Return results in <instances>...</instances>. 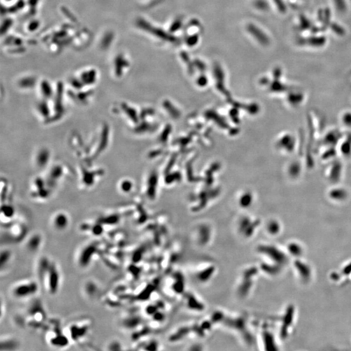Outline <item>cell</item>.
Listing matches in <instances>:
<instances>
[{
    "instance_id": "obj_3",
    "label": "cell",
    "mask_w": 351,
    "mask_h": 351,
    "mask_svg": "<svg viewBox=\"0 0 351 351\" xmlns=\"http://www.w3.org/2000/svg\"><path fill=\"white\" fill-rule=\"evenodd\" d=\"M96 251V247L95 245H89L84 250H83L79 258V264L81 266H87L90 263L92 256L95 254Z\"/></svg>"
},
{
    "instance_id": "obj_2",
    "label": "cell",
    "mask_w": 351,
    "mask_h": 351,
    "mask_svg": "<svg viewBox=\"0 0 351 351\" xmlns=\"http://www.w3.org/2000/svg\"><path fill=\"white\" fill-rule=\"evenodd\" d=\"M37 291V285L34 282H22L13 288V295L17 298H25L35 294Z\"/></svg>"
},
{
    "instance_id": "obj_1",
    "label": "cell",
    "mask_w": 351,
    "mask_h": 351,
    "mask_svg": "<svg viewBox=\"0 0 351 351\" xmlns=\"http://www.w3.org/2000/svg\"><path fill=\"white\" fill-rule=\"evenodd\" d=\"M40 272L43 276L48 285V289L51 293H55L58 289L59 284V272L55 265L50 264V262L43 259L41 262Z\"/></svg>"
},
{
    "instance_id": "obj_6",
    "label": "cell",
    "mask_w": 351,
    "mask_h": 351,
    "mask_svg": "<svg viewBox=\"0 0 351 351\" xmlns=\"http://www.w3.org/2000/svg\"><path fill=\"white\" fill-rule=\"evenodd\" d=\"M41 243V238L38 235H34L27 242V248L30 250L35 251L39 248Z\"/></svg>"
},
{
    "instance_id": "obj_5",
    "label": "cell",
    "mask_w": 351,
    "mask_h": 351,
    "mask_svg": "<svg viewBox=\"0 0 351 351\" xmlns=\"http://www.w3.org/2000/svg\"><path fill=\"white\" fill-rule=\"evenodd\" d=\"M50 340L51 345L55 347H64L68 343L67 337L59 333H52Z\"/></svg>"
},
{
    "instance_id": "obj_7",
    "label": "cell",
    "mask_w": 351,
    "mask_h": 351,
    "mask_svg": "<svg viewBox=\"0 0 351 351\" xmlns=\"http://www.w3.org/2000/svg\"><path fill=\"white\" fill-rule=\"evenodd\" d=\"M38 156H37V164L40 167H42L46 164L48 163V159H49L50 153L46 150H41L38 153Z\"/></svg>"
},
{
    "instance_id": "obj_11",
    "label": "cell",
    "mask_w": 351,
    "mask_h": 351,
    "mask_svg": "<svg viewBox=\"0 0 351 351\" xmlns=\"http://www.w3.org/2000/svg\"><path fill=\"white\" fill-rule=\"evenodd\" d=\"M121 188L122 191H124V192H127V191H130L129 188H130V184L129 182L127 181H122L121 183Z\"/></svg>"
},
{
    "instance_id": "obj_8",
    "label": "cell",
    "mask_w": 351,
    "mask_h": 351,
    "mask_svg": "<svg viewBox=\"0 0 351 351\" xmlns=\"http://www.w3.org/2000/svg\"><path fill=\"white\" fill-rule=\"evenodd\" d=\"M2 214H4L6 218H11L14 214V209L11 205H6L1 208Z\"/></svg>"
},
{
    "instance_id": "obj_4",
    "label": "cell",
    "mask_w": 351,
    "mask_h": 351,
    "mask_svg": "<svg viewBox=\"0 0 351 351\" xmlns=\"http://www.w3.org/2000/svg\"><path fill=\"white\" fill-rule=\"evenodd\" d=\"M68 217L64 213H57L53 217V224L56 229L59 230H63L67 228L68 225Z\"/></svg>"
},
{
    "instance_id": "obj_9",
    "label": "cell",
    "mask_w": 351,
    "mask_h": 351,
    "mask_svg": "<svg viewBox=\"0 0 351 351\" xmlns=\"http://www.w3.org/2000/svg\"><path fill=\"white\" fill-rule=\"evenodd\" d=\"M10 258V252L8 251H4L1 252V267L4 263H7L8 259Z\"/></svg>"
},
{
    "instance_id": "obj_10",
    "label": "cell",
    "mask_w": 351,
    "mask_h": 351,
    "mask_svg": "<svg viewBox=\"0 0 351 351\" xmlns=\"http://www.w3.org/2000/svg\"><path fill=\"white\" fill-rule=\"evenodd\" d=\"M92 232L95 235H100L102 233V228L100 225L99 224L95 225V226H93L92 228Z\"/></svg>"
}]
</instances>
